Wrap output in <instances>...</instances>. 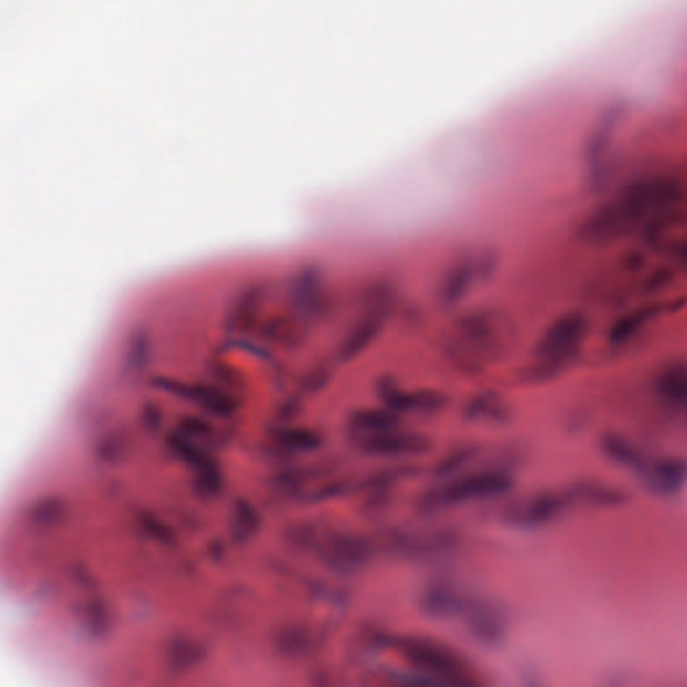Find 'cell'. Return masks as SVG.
I'll list each match as a JSON object with an SVG mask.
<instances>
[{
	"label": "cell",
	"mask_w": 687,
	"mask_h": 687,
	"mask_svg": "<svg viewBox=\"0 0 687 687\" xmlns=\"http://www.w3.org/2000/svg\"><path fill=\"white\" fill-rule=\"evenodd\" d=\"M383 329V318L380 316H369L359 321L347 335L344 336L338 345V359L343 363H349L359 356L363 355L367 349L378 340Z\"/></svg>",
	"instance_id": "10"
},
{
	"label": "cell",
	"mask_w": 687,
	"mask_h": 687,
	"mask_svg": "<svg viewBox=\"0 0 687 687\" xmlns=\"http://www.w3.org/2000/svg\"><path fill=\"white\" fill-rule=\"evenodd\" d=\"M570 491L575 502H588L591 505L615 506L626 500L624 494L618 489L596 485V483H579Z\"/></svg>",
	"instance_id": "14"
},
{
	"label": "cell",
	"mask_w": 687,
	"mask_h": 687,
	"mask_svg": "<svg viewBox=\"0 0 687 687\" xmlns=\"http://www.w3.org/2000/svg\"><path fill=\"white\" fill-rule=\"evenodd\" d=\"M655 315L652 309H642L636 310V312L629 313V315L623 316L612 325V329L610 332V341L612 344H624L627 341L634 338L642 328L646 325L652 316Z\"/></svg>",
	"instance_id": "15"
},
{
	"label": "cell",
	"mask_w": 687,
	"mask_h": 687,
	"mask_svg": "<svg viewBox=\"0 0 687 687\" xmlns=\"http://www.w3.org/2000/svg\"><path fill=\"white\" fill-rule=\"evenodd\" d=\"M376 394L381 406L400 415H422L431 417L439 414L448 406V395L429 389H406L391 376H383L376 384Z\"/></svg>",
	"instance_id": "4"
},
{
	"label": "cell",
	"mask_w": 687,
	"mask_h": 687,
	"mask_svg": "<svg viewBox=\"0 0 687 687\" xmlns=\"http://www.w3.org/2000/svg\"><path fill=\"white\" fill-rule=\"evenodd\" d=\"M353 448L369 458L399 460L419 457L431 450V440L420 432L409 431L403 427L376 435L369 439L355 443Z\"/></svg>",
	"instance_id": "6"
},
{
	"label": "cell",
	"mask_w": 687,
	"mask_h": 687,
	"mask_svg": "<svg viewBox=\"0 0 687 687\" xmlns=\"http://www.w3.org/2000/svg\"><path fill=\"white\" fill-rule=\"evenodd\" d=\"M510 406L499 392L486 389L466 401L463 418L478 424H505L510 420Z\"/></svg>",
	"instance_id": "9"
},
{
	"label": "cell",
	"mask_w": 687,
	"mask_h": 687,
	"mask_svg": "<svg viewBox=\"0 0 687 687\" xmlns=\"http://www.w3.org/2000/svg\"><path fill=\"white\" fill-rule=\"evenodd\" d=\"M587 328V318L579 312L553 321L537 341L530 363L522 369V380L542 383L567 369L578 359Z\"/></svg>",
	"instance_id": "3"
},
{
	"label": "cell",
	"mask_w": 687,
	"mask_h": 687,
	"mask_svg": "<svg viewBox=\"0 0 687 687\" xmlns=\"http://www.w3.org/2000/svg\"><path fill=\"white\" fill-rule=\"evenodd\" d=\"M658 395L664 403L677 409H687V366L672 364L666 367L655 383Z\"/></svg>",
	"instance_id": "11"
},
{
	"label": "cell",
	"mask_w": 687,
	"mask_h": 687,
	"mask_svg": "<svg viewBox=\"0 0 687 687\" xmlns=\"http://www.w3.org/2000/svg\"><path fill=\"white\" fill-rule=\"evenodd\" d=\"M678 258H680V261L682 262V264L687 268V246L686 248H682L680 251H678Z\"/></svg>",
	"instance_id": "16"
},
{
	"label": "cell",
	"mask_w": 687,
	"mask_h": 687,
	"mask_svg": "<svg viewBox=\"0 0 687 687\" xmlns=\"http://www.w3.org/2000/svg\"><path fill=\"white\" fill-rule=\"evenodd\" d=\"M403 418L384 406L363 407L350 412L347 435L352 445L401 427Z\"/></svg>",
	"instance_id": "7"
},
{
	"label": "cell",
	"mask_w": 687,
	"mask_h": 687,
	"mask_svg": "<svg viewBox=\"0 0 687 687\" xmlns=\"http://www.w3.org/2000/svg\"><path fill=\"white\" fill-rule=\"evenodd\" d=\"M572 503L575 500L571 491H541L511 502L506 506L502 516L511 527L541 528L562 516Z\"/></svg>",
	"instance_id": "5"
},
{
	"label": "cell",
	"mask_w": 687,
	"mask_h": 687,
	"mask_svg": "<svg viewBox=\"0 0 687 687\" xmlns=\"http://www.w3.org/2000/svg\"><path fill=\"white\" fill-rule=\"evenodd\" d=\"M644 485L660 496H672L685 485L687 463L678 458L649 460L639 474Z\"/></svg>",
	"instance_id": "8"
},
{
	"label": "cell",
	"mask_w": 687,
	"mask_h": 687,
	"mask_svg": "<svg viewBox=\"0 0 687 687\" xmlns=\"http://www.w3.org/2000/svg\"><path fill=\"white\" fill-rule=\"evenodd\" d=\"M675 189L663 179H647L624 188L596 210L587 225L596 242L626 236L636 226L661 212L674 200Z\"/></svg>",
	"instance_id": "1"
},
{
	"label": "cell",
	"mask_w": 687,
	"mask_h": 687,
	"mask_svg": "<svg viewBox=\"0 0 687 687\" xmlns=\"http://www.w3.org/2000/svg\"><path fill=\"white\" fill-rule=\"evenodd\" d=\"M478 454V449L473 446H462L450 451L434 466V477L438 480H448L469 470Z\"/></svg>",
	"instance_id": "13"
},
{
	"label": "cell",
	"mask_w": 687,
	"mask_h": 687,
	"mask_svg": "<svg viewBox=\"0 0 687 687\" xmlns=\"http://www.w3.org/2000/svg\"><path fill=\"white\" fill-rule=\"evenodd\" d=\"M516 486L510 469L489 466L468 470L448 480H438L418 499L417 508L423 514H437L460 506L501 499Z\"/></svg>",
	"instance_id": "2"
},
{
	"label": "cell",
	"mask_w": 687,
	"mask_h": 687,
	"mask_svg": "<svg viewBox=\"0 0 687 687\" xmlns=\"http://www.w3.org/2000/svg\"><path fill=\"white\" fill-rule=\"evenodd\" d=\"M601 448L604 454L610 457L613 462L623 468L631 469L635 473L641 474L646 463L649 462L643 452L629 440L619 435H606L601 440Z\"/></svg>",
	"instance_id": "12"
}]
</instances>
